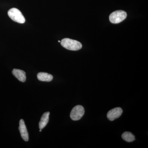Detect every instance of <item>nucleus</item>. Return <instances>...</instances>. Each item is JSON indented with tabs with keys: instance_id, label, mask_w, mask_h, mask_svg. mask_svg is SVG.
<instances>
[{
	"instance_id": "obj_1",
	"label": "nucleus",
	"mask_w": 148,
	"mask_h": 148,
	"mask_svg": "<svg viewBox=\"0 0 148 148\" xmlns=\"http://www.w3.org/2000/svg\"><path fill=\"white\" fill-rule=\"evenodd\" d=\"M61 44L63 47L70 50L77 51L82 48V45L79 42L68 38L62 40Z\"/></svg>"
},
{
	"instance_id": "obj_2",
	"label": "nucleus",
	"mask_w": 148,
	"mask_h": 148,
	"mask_svg": "<svg viewBox=\"0 0 148 148\" xmlns=\"http://www.w3.org/2000/svg\"><path fill=\"white\" fill-rule=\"evenodd\" d=\"M8 16L13 21L19 24H24L25 23V18L23 14L18 9L12 8L9 10L8 12Z\"/></svg>"
},
{
	"instance_id": "obj_3",
	"label": "nucleus",
	"mask_w": 148,
	"mask_h": 148,
	"mask_svg": "<svg viewBox=\"0 0 148 148\" xmlns=\"http://www.w3.org/2000/svg\"><path fill=\"white\" fill-rule=\"evenodd\" d=\"M127 17V13L123 10H117L111 13L109 19L113 24H118L123 21Z\"/></svg>"
},
{
	"instance_id": "obj_4",
	"label": "nucleus",
	"mask_w": 148,
	"mask_h": 148,
	"mask_svg": "<svg viewBox=\"0 0 148 148\" xmlns=\"http://www.w3.org/2000/svg\"><path fill=\"white\" fill-rule=\"evenodd\" d=\"M84 112V109L83 106L80 105L75 106L72 109L70 114V117L73 120H79L83 116Z\"/></svg>"
},
{
	"instance_id": "obj_5",
	"label": "nucleus",
	"mask_w": 148,
	"mask_h": 148,
	"mask_svg": "<svg viewBox=\"0 0 148 148\" xmlns=\"http://www.w3.org/2000/svg\"><path fill=\"white\" fill-rule=\"evenodd\" d=\"M122 113L123 110L121 108H114L109 111L107 114V117L109 120L113 121L120 117Z\"/></svg>"
},
{
	"instance_id": "obj_6",
	"label": "nucleus",
	"mask_w": 148,
	"mask_h": 148,
	"mask_svg": "<svg viewBox=\"0 0 148 148\" xmlns=\"http://www.w3.org/2000/svg\"><path fill=\"white\" fill-rule=\"evenodd\" d=\"M20 135H21V138L25 141L27 142L29 141V133L24 120L21 119L19 121V126L18 127Z\"/></svg>"
},
{
	"instance_id": "obj_7",
	"label": "nucleus",
	"mask_w": 148,
	"mask_h": 148,
	"mask_svg": "<svg viewBox=\"0 0 148 148\" xmlns=\"http://www.w3.org/2000/svg\"><path fill=\"white\" fill-rule=\"evenodd\" d=\"M12 73L19 81L22 82H24L26 81V73L24 71L19 69H14L12 70Z\"/></svg>"
},
{
	"instance_id": "obj_8",
	"label": "nucleus",
	"mask_w": 148,
	"mask_h": 148,
	"mask_svg": "<svg viewBox=\"0 0 148 148\" xmlns=\"http://www.w3.org/2000/svg\"><path fill=\"white\" fill-rule=\"evenodd\" d=\"M49 112L45 113L41 117L39 123V127L40 130H42L46 126L49 121Z\"/></svg>"
},
{
	"instance_id": "obj_9",
	"label": "nucleus",
	"mask_w": 148,
	"mask_h": 148,
	"mask_svg": "<svg viewBox=\"0 0 148 148\" xmlns=\"http://www.w3.org/2000/svg\"><path fill=\"white\" fill-rule=\"evenodd\" d=\"M37 78H38V79L40 81L49 82L52 80L53 77L51 74L47 73H43V72H41V73H38L37 75Z\"/></svg>"
},
{
	"instance_id": "obj_10",
	"label": "nucleus",
	"mask_w": 148,
	"mask_h": 148,
	"mask_svg": "<svg viewBox=\"0 0 148 148\" xmlns=\"http://www.w3.org/2000/svg\"><path fill=\"white\" fill-rule=\"evenodd\" d=\"M122 138L125 141L129 143L133 142L135 140V136L132 133L129 132H124L122 135Z\"/></svg>"
},
{
	"instance_id": "obj_11",
	"label": "nucleus",
	"mask_w": 148,
	"mask_h": 148,
	"mask_svg": "<svg viewBox=\"0 0 148 148\" xmlns=\"http://www.w3.org/2000/svg\"><path fill=\"white\" fill-rule=\"evenodd\" d=\"M58 42H61V41H60V40H58Z\"/></svg>"
},
{
	"instance_id": "obj_12",
	"label": "nucleus",
	"mask_w": 148,
	"mask_h": 148,
	"mask_svg": "<svg viewBox=\"0 0 148 148\" xmlns=\"http://www.w3.org/2000/svg\"><path fill=\"white\" fill-rule=\"evenodd\" d=\"M41 131H42V130H40V132H41Z\"/></svg>"
}]
</instances>
